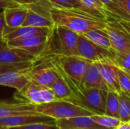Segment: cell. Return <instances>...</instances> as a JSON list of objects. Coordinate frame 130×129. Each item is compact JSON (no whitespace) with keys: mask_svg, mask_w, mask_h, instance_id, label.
Returning a JSON list of instances; mask_svg holds the SVG:
<instances>
[{"mask_svg":"<svg viewBox=\"0 0 130 129\" xmlns=\"http://www.w3.org/2000/svg\"><path fill=\"white\" fill-rule=\"evenodd\" d=\"M35 113V105L26 101L17 103H7L5 101H2L0 103V119L14 115Z\"/></svg>","mask_w":130,"mask_h":129,"instance_id":"obj_18","label":"cell"},{"mask_svg":"<svg viewBox=\"0 0 130 129\" xmlns=\"http://www.w3.org/2000/svg\"><path fill=\"white\" fill-rule=\"evenodd\" d=\"M59 129H107L95 123L91 116H76L70 119L55 120Z\"/></svg>","mask_w":130,"mask_h":129,"instance_id":"obj_16","label":"cell"},{"mask_svg":"<svg viewBox=\"0 0 130 129\" xmlns=\"http://www.w3.org/2000/svg\"><path fill=\"white\" fill-rule=\"evenodd\" d=\"M2 101H3V100H0V103H2Z\"/></svg>","mask_w":130,"mask_h":129,"instance_id":"obj_41","label":"cell"},{"mask_svg":"<svg viewBox=\"0 0 130 129\" xmlns=\"http://www.w3.org/2000/svg\"><path fill=\"white\" fill-rule=\"evenodd\" d=\"M6 27L5 21V17H4V12L3 11L0 12V33H3V31Z\"/></svg>","mask_w":130,"mask_h":129,"instance_id":"obj_36","label":"cell"},{"mask_svg":"<svg viewBox=\"0 0 130 129\" xmlns=\"http://www.w3.org/2000/svg\"><path fill=\"white\" fill-rule=\"evenodd\" d=\"M29 71H11L0 75V86L15 89L18 92L22 90L30 81Z\"/></svg>","mask_w":130,"mask_h":129,"instance_id":"obj_15","label":"cell"},{"mask_svg":"<svg viewBox=\"0 0 130 129\" xmlns=\"http://www.w3.org/2000/svg\"><path fill=\"white\" fill-rule=\"evenodd\" d=\"M49 38L50 35H37L28 37L15 38L5 42L8 46L24 50L34 56L37 59L43 56L48 45Z\"/></svg>","mask_w":130,"mask_h":129,"instance_id":"obj_7","label":"cell"},{"mask_svg":"<svg viewBox=\"0 0 130 129\" xmlns=\"http://www.w3.org/2000/svg\"><path fill=\"white\" fill-rule=\"evenodd\" d=\"M91 118L100 126L107 129H114L121 122L120 119L106 114H94L91 116Z\"/></svg>","mask_w":130,"mask_h":129,"instance_id":"obj_27","label":"cell"},{"mask_svg":"<svg viewBox=\"0 0 130 129\" xmlns=\"http://www.w3.org/2000/svg\"><path fill=\"white\" fill-rule=\"evenodd\" d=\"M16 95L21 97L24 99L23 101L25 100L26 102L34 105H39L43 103L40 95V84L32 80L29 81V83L22 90L18 92Z\"/></svg>","mask_w":130,"mask_h":129,"instance_id":"obj_20","label":"cell"},{"mask_svg":"<svg viewBox=\"0 0 130 129\" xmlns=\"http://www.w3.org/2000/svg\"><path fill=\"white\" fill-rule=\"evenodd\" d=\"M78 33L66 27L55 24L43 56H78Z\"/></svg>","mask_w":130,"mask_h":129,"instance_id":"obj_3","label":"cell"},{"mask_svg":"<svg viewBox=\"0 0 130 129\" xmlns=\"http://www.w3.org/2000/svg\"><path fill=\"white\" fill-rule=\"evenodd\" d=\"M114 129H130L128 122H120V123Z\"/></svg>","mask_w":130,"mask_h":129,"instance_id":"obj_37","label":"cell"},{"mask_svg":"<svg viewBox=\"0 0 130 129\" xmlns=\"http://www.w3.org/2000/svg\"><path fill=\"white\" fill-rule=\"evenodd\" d=\"M80 85L85 88H98L108 90L101 75L98 63L97 62H91L90 63Z\"/></svg>","mask_w":130,"mask_h":129,"instance_id":"obj_17","label":"cell"},{"mask_svg":"<svg viewBox=\"0 0 130 129\" xmlns=\"http://www.w3.org/2000/svg\"><path fill=\"white\" fill-rule=\"evenodd\" d=\"M57 73H58L57 78L50 87L54 92L57 100H69L73 97V92L71 90L66 79L58 71Z\"/></svg>","mask_w":130,"mask_h":129,"instance_id":"obj_21","label":"cell"},{"mask_svg":"<svg viewBox=\"0 0 130 129\" xmlns=\"http://www.w3.org/2000/svg\"><path fill=\"white\" fill-rule=\"evenodd\" d=\"M1 40H2V33H0V41Z\"/></svg>","mask_w":130,"mask_h":129,"instance_id":"obj_39","label":"cell"},{"mask_svg":"<svg viewBox=\"0 0 130 129\" xmlns=\"http://www.w3.org/2000/svg\"><path fill=\"white\" fill-rule=\"evenodd\" d=\"M50 14L55 24L66 27L78 34L91 30L104 29L107 20L95 17L87 12L51 7Z\"/></svg>","mask_w":130,"mask_h":129,"instance_id":"obj_1","label":"cell"},{"mask_svg":"<svg viewBox=\"0 0 130 129\" xmlns=\"http://www.w3.org/2000/svg\"><path fill=\"white\" fill-rule=\"evenodd\" d=\"M119 97V119L121 122H129L130 119V96L120 92Z\"/></svg>","mask_w":130,"mask_h":129,"instance_id":"obj_25","label":"cell"},{"mask_svg":"<svg viewBox=\"0 0 130 129\" xmlns=\"http://www.w3.org/2000/svg\"><path fill=\"white\" fill-rule=\"evenodd\" d=\"M12 1L15 2L16 3L21 5H27V6L33 5V4H40V3L47 2L46 0H12Z\"/></svg>","mask_w":130,"mask_h":129,"instance_id":"obj_34","label":"cell"},{"mask_svg":"<svg viewBox=\"0 0 130 129\" xmlns=\"http://www.w3.org/2000/svg\"><path fill=\"white\" fill-rule=\"evenodd\" d=\"M67 81L73 92V97L69 100L94 114H105L106 101L108 90L98 88H85L59 72Z\"/></svg>","mask_w":130,"mask_h":129,"instance_id":"obj_2","label":"cell"},{"mask_svg":"<svg viewBox=\"0 0 130 129\" xmlns=\"http://www.w3.org/2000/svg\"><path fill=\"white\" fill-rule=\"evenodd\" d=\"M55 119L40 113H29L10 116L0 119V129L21 126L34 122H54Z\"/></svg>","mask_w":130,"mask_h":129,"instance_id":"obj_11","label":"cell"},{"mask_svg":"<svg viewBox=\"0 0 130 129\" xmlns=\"http://www.w3.org/2000/svg\"><path fill=\"white\" fill-rule=\"evenodd\" d=\"M52 65L62 75L76 84L82 80L91 62L79 56H46Z\"/></svg>","mask_w":130,"mask_h":129,"instance_id":"obj_4","label":"cell"},{"mask_svg":"<svg viewBox=\"0 0 130 129\" xmlns=\"http://www.w3.org/2000/svg\"><path fill=\"white\" fill-rule=\"evenodd\" d=\"M81 2L90 14L99 18L108 21L109 14L107 10L101 0H81Z\"/></svg>","mask_w":130,"mask_h":129,"instance_id":"obj_22","label":"cell"},{"mask_svg":"<svg viewBox=\"0 0 130 129\" xmlns=\"http://www.w3.org/2000/svg\"><path fill=\"white\" fill-rule=\"evenodd\" d=\"M21 5L15 2L12 0H0V9L4 10L5 8H11V7H16Z\"/></svg>","mask_w":130,"mask_h":129,"instance_id":"obj_33","label":"cell"},{"mask_svg":"<svg viewBox=\"0 0 130 129\" xmlns=\"http://www.w3.org/2000/svg\"><path fill=\"white\" fill-rule=\"evenodd\" d=\"M37 59L31 54L11 47L8 45L5 40L0 41V63L1 64H14L26 62H34Z\"/></svg>","mask_w":130,"mask_h":129,"instance_id":"obj_12","label":"cell"},{"mask_svg":"<svg viewBox=\"0 0 130 129\" xmlns=\"http://www.w3.org/2000/svg\"><path fill=\"white\" fill-rule=\"evenodd\" d=\"M105 114L119 119V97L117 93L108 90Z\"/></svg>","mask_w":130,"mask_h":129,"instance_id":"obj_26","label":"cell"},{"mask_svg":"<svg viewBox=\"0 0 130 129\" xmlns=\"http://www.w3.org/2000/svg\"><path fill=\"white\" fill-rule=\"evenodd\" d=\"M128 123H129V126H130V119H129V121L128 122Z\"/></svg>","mask_w":130,"mask_h":129,"instance_id":"obj_40","label":"cell"},{"mask_svg":"<svg viewBox=\"0 0 130 129\" xmlns=\"http://www.w3.org/2000/svg\"><path fill=\"white\" fill-rule=\"evenodd\" d=\"M35 111L55 120L94 115L92 112L66 100H56L50 103L35 105Z\"/></svg>","mask_w":130,"mask_h":129,"instance_id":"obj_5","label":"cell"},{"mask_svg":"<svg viewBox=\"0 0 130 129\" xmlns=\"http://www.w3.org/2000/svg\"><path fill=\"white\" fill-rule=\"evenodd\" d=\"M40 95L43 103H50L57 100L54 92L50 87L40 85Z\"/></svg>","mask_w":130,"mask_h":129,"instance_id":"obj_32","label":"cell"},{"mask_svg":"<svg viewBox=\"0 0 130 129\" xmlns=\"http://www.w3.org/2000/svg\"><path fill=\"white\" fill-rule=\"evenodd\" d=\"M125 71H126V73L128 75V76L129 77V78H130V71H127V70H124Z\"/></svg>","mask_w":130,"mask_h":129,"instance_id":"obj_38","label":"cell"},{"mask_svg":"<svg viewBox=\"0 0 130 129\" xmlns=\"http://www.w3.org/2000/svg\"><path fill=\"white\" fill-rule=\"evenodd\" d=\"M117 73L121 92L130 96V78L126 71L117 66Z\"/></svg>","mask_w":130,"mask_h":129,"instance_id":"obj_30","label":"cell"},{"mask_svg":"<svg viewBox=\"0 0 130 129\" xmlns=\"http://www.w3.org/2000/svg\"><path fill=\"white\" fill-rule=\"evenodd\" d=\"M122 8L130 16V0H117Z\"/></svg>","mask_w":130,"mask_h":129,"instance_id":"obj_35","label":"cell"},{"mask_svg":"<svg viewBox=\"0 0 130 129\" xmlns=\"http://www.w3.org/2000/svg\"><path fill=\"white\" fill-rule=\"evenodd\" d=\"M30 80L40 85L51 87L56 80L58 73L46 57L37 59L29 71Z\"/></svg>","mask_w":130,"mask_h":129,"instance_id":"obj_9","label":"cell"},{"mask_svg":"<svg viewBox=\"0 0 130 129\" xmlns=\"http://www.w3.org/2000/svg\"><path fill=\"white\" fill-rule=\"evenodd\" d=\"M103 30L107 33L113 50L118 52H130V33L119 22L107 21Z\"/></svg>","mask_w":130,"mask_h":129,"instance_id":"obj_10","label":"cell"},{"mask_svg":"<svg viewBox=\"0 0 130 129\" xmlns=\"http://www.w3.org/2000/svg\"><path fill=\"white\" fill-rule=\"evenodd\" d=\"M53 28L34 27L30 26H21L17 28H9L8 27H5L2 33V40L7 41L15 38L28 37V36H37V35L49 36L50 35Z\"/></svg>","mask_w":130,"mask_h":129,"instance_id":"obj_13","label":"cell"},{"mask_svg":"<svg viewBox=\"0 0 130 129\" xmlns=\"http://www.w3.org/2000/svg\"><path fill=\"white\" fill-rule=\"evenodd\" d=\"M46 1H47L53 7L55 8L78 10L90 14L88 11L86 9V8L84 6L81 0H46Z\"/></svg>","mask_w":130,"mask_h":129,"instance_id":"obj_24","label":"cell"},{"mask_svg":"<svg viewBox=\"0 0 130 129\" xmlns=\"http://www.w3.org/2000/svg\"><path fill=\"white\" fill-rule=\"evenodd\" d=\"M35 62V61H34ZM34 62H26L14 64H1L0 63V75L11 71H29L31 69Z\"/></svg>","mask_w":130,"mask_h":129,"instance_id":"obj_28","label":"cell"},{"mask_svg":"<svg viewBox=\"0 0 130 129\" xmlns=\"http://www.w3.org/2000/svg\"><path fill=\"white\" fill-rule=\"evenodd\" d=\"M98 63L101 75L108 88V90L120 94L121 92L118 77L117 73V65L113 62L112 59H105Z\"/></svg>","mask_w":130,"mask_h":129,"instance_id":"obj_14","label":"cell"},{"mask_svg":"<svg viewBox=\"0 0 130 129\" xmlns=\"http://www.w3.org/2000/svg\"><path fill=\"white\" fill-rule=\"evenodd\" d=\"M112 61L117 67L123 70L130 71V52H115V55Z\"/></svg>","mask_w":130,"mask_h":129,"instance_id":"obj_29","label":"cell"},{"mask_svg":"<svg viewBox=\"0 0 130 129\" xmlns=\"http://www.w3.org/2000/svg\"><path fill=\"white\" fill-rule=\"evenodd\" d=\"M27 14L23 26L53 28L55 25L50 14L52 5L45 2L28 5Z\"/></svg>","mask_w":130,"mask_h":129,"instance_id":"obj_8","label":"cell"},{"mask_svg":"<svg viewBox=\"0 0 130 129\" xmlns=\"http://www.w3.org/2000/svg\"><path fill=\"white\" fill-rule=\"evenodd\" d=\"M8 129H59L54 122H34L21 126L11 127Z\"/></svg>","mask_w":130,"mask_h":129,"instance_id":"obj_31","label":"cell"},{"mask_svg":"<svg viewBox=\"0 0 130 129\" xmlns=\"http://www.w3.org/2000/svg\"><path fill=\"white\" fill-rule=\"evenodd\" d=\"M88 40L94 43L95 44L107 49H112L110 38L107 33L103 29L91 30L88 32L82 33Z\"/></svg>","mask_w":130,"mask_h":129,"instance_id":"obj_23","label":"cell"},{"mask_svg":"<svg viewBox=\"0 0 130 129\" xmlns=\"http://www.w3.org/2000/svg\"><path fill=\"white\" fill-rule=\"evenodd\" d=\"M28 7L27 5H18L5 8L3 10L6 27L9 28H17L24 25L27 14Z\"/></svg>","mask_w":130,"mask_h":129,"instance_id":"obj_19","label":"cell"},{"mask_svg":"<svg viewBox=\"0 0 130 129\" xmlns=\"http://www.w3.org/2000/svg\"><path fill=\"white\" fill-rule=\"evenodd\" d=\"M78 56L91 62H100L105 59H113L115 50L100 46L82 34H78Z\"/></svg>","mask_w":130,"mask_h":129,"instance_id":"obj_6","label":"cell"}]
</instances>
